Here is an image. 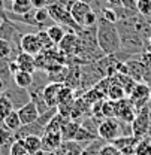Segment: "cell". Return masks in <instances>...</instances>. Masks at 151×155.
<instances>
[{"instance_id": "1", "label": "cell", "mask_w": 151, "mask_h": 155, "mask_svg": "<svg viewBox=\"0 0 151 155\" xmlns=\"http://www.w3.org/2000/svg\"><path fill=\"white\" fill-rule=\"evenodd\" d=\"M97 43L105 55H114L121 49V39L117 28V24H112L105 18L99 17L97 21Z\"/></svg>"}, {"instance_id": "2", "label": "cell", "mask_w": 151, "mask_h": 155, "mask_svg": "<svg viewBox=\"0 0 151 155\" xmlns=\"http://www.w3.org/2000/svg\"><path fill=\"white\" fill-rule=\"evenodd\" d=\"M48 12H50V17L53 18V21L56 22V24H64V25H67L72 31H75V33H79L81 30H82V27L79 25V24H76L75 19L72 18V15H70V11L61 3V2H54L53 5H50L48 8Z\"/></svg>"}, {"instance_id": "3", "label": "cell", "mask_w": 151, "mask_h": 155, "mask_svg": "<svg viewBox=\"0 0 151 155\" xmlns=\"http://www.w3.org/2000/svg\"><path fill=\"white\" fill-rule=\"evenodd\" d=\"M123 134V127H121V121L117 118H105L100 125H99V137L106 140V142H112L117 137Z\"/></svg>"}, {"instance_id": "4", "label": "cell", "mask_w": 151, "mask_h": 155, "mask_svg": "<svg viewBox=\"0 0 151 155\" xmlns=\"http://www.w3.org/2000/svg\"><path fill=\"white\" fill-rule=\"evenodd\" d=\"M151 127V114H150V103L147 106H144L138 114L136 118L133 119L132 122V131L133 136L136 137H145L148 134V130Z\"/></svg>"}, {"instance_id": "5", "label": "cell", "mask_w": 151, "mask_h": 155, "mask_svg": "<svg viewBox=\"0 0 151 155\" xmlns=\"http://www.w3.org/2000/svg\"><path fill=\"white\" fill-rule=\"evenodd\" d=\"M150 96H151V85L145 84V82H138L136 87L133 88V91L130 93V101L135 106L136 112H139L144 106H147L150 103Z\"/></svg>"}, {"instance_id": "6", "label": "cell", "mask_w": 151, "mask_h": 155, "mask_svg": "<svg viewBox=\"0 0 151 155\" xmlns=\"http://www.w3.org/2000/svg\"><path fill=\"white\" fill-rule=\"evenodd\" d=\"M3 94L12 101V104H14V109H15V110L21 109L24 104H27V103L30 101L29 90L21 88V87H17L15 84H11V85L5 90V93H3Z\"/></svg>"}, {"instance_id": "7", "label": "cell", "mask_w": 151, "mask_h": 155, "mask_svg": "<svg viewBox=\"0 0 151 155\" xmlns=\"http://www.w3.org/2000/svg\"><path fill=\"white\" fill-rule=\"evenodd\" d=\"M115 103H117L115 118L120 119V121H124V122L132 124L133 119L136 118V114H138V112H136L135 106L132 104L130 98L126 97V98H123V100H120V101H115Z\"/></svg>"}, {"instance_id": "8", "label": "cell", "mask_w": 151, "mask_h": 155, "mask_svg": "<svg viewBox=\"0 0 151 155\" xmlns=\"http://www.w3.org/2000/svg\"><path fill=\"white\" fill-rule=\"evenodd\" d=\"M141 142V137H136V136H120L117 137L115 140H112V143L115 148L120 149L121 155H135L136 152V145Z\"/></svg>"}, {"instance_id": "9", "label": "cell", "mask_w": 151, "mask_h": 155, "mask_svg": "<svg viewBox=\"0 0 151 155\" xmlns=\"http://www.w3.org/2000/svg\"><path fill=\"white\" fill-rule=\"evenodd\" d=\"M21 49L22 52H27L30 55H38L39 52H42V45L38 33H24L21 38Z\"/></svg>"}, {"instance_id": "10", "label": "cell", "mask_w": 151, "mask_h": 155, "mask_svg": "<svg viewBox=\"0 0 151 155\" xmlns=\"http://www.w3.org/2000/svg\"><path fill=\"white\" fill-rule=\"evenodd\" d=\"M91 9H93V8H91L90 5H87V3H84V2H81V0L74 2V3L70 5V8H69L72 18L75 19V22L76 24H79L81 27L84 25L85 17L88 15V12H90Z\"/></svg>"}, {"instance_id": "11", "label": "cell", "mask_w": 151, "mask_h": 155, "mask_svg": "<svg viewBox=\"0 0 151 155\" xmlns=\"http://www.w3.org/2000/svg\"><path fill=\"white\" fill-rule=\"evenodd\" d=\"M63 143V137L60 133L45 131L42 134V151L43 152H54Z\"/></svg>"}, {"instance_id": "12", "label": "cell", "mask_w": 151, "mask_h": 155, "mask_svg": "<svg viewBox=\"0 0 151 155\" xmlns=\"http://www.w3.org/2000/svg\"><path fill=\"white\" fill-rule=\"evenodd\" d=\"M58 49L66 54V57H75V52H76V46H78V35L70 31V33H66V36L63 38V40L57 45Z\"/></svg>"}, {"instance_id": "13", "label": "cell", "mask_w": 151, "mask_h": 155, "mask_svg": "<svg viewBox=\"0 0 151 155\" xmlns=\"http://www.w3.org/2000/svg\"><path fill=\"white\" fill-rule=\"evenodd\" d=\"M18 115H19V119H21V124H22V125H27V124L36 122L40 114H39L36 104H35L33 101H29V103L24 104L21 109H18Z\"/></svg>"}, {"instance_id": "14", "label": "cell", "mask_w": 151, "mask_h": 155, "mask_svg": "<svg viewBox=\"0 0 151 155\" xmlns=\"http://www.w3.org/2000/svg\"><path fill=\"white\" fill-rule=\"evenodd\" d=\"M63 88V84L58 82H48L43 88V98L50 107H57V100H58V93Z\"/></svg>"}, {"instance_id": "15", "label": "cell", "mask_w": 151, "mask_h": 155, "mask_svg": "<svg viewBox=\"0 0 151 155\" xmlns=\"http://www.w3.org/2000/svg\"><path fill=\"white\" fill-rule=\"evenodd\" d=\"M64 85L72 90H76L81 85V64H78V63L69 64V75L64 81Z\"/></svg>"}, {"instance_id": "16", "label": "cell", "mask_w": 151, "mask_h": 155, "mask_svg": "<svg viewBox=\"0 0 151 155\" xmlns=\"http://www.w3.org/2000/svg\"><path fill=\"white\" fill-rule=\"evenodd\" d=\"M6 5V11H11L14 14H27L30 11H33V5L32 0H14V2H5Z\"/></svg>"}, {"instance_id": "17", "label": "cell", "mask_w": 151, "mask_h": 155, "mask_svg": "<svg viewBox=\"0 0 151 155\" xmlns=\"http://www.w3.org/2000/svg\"><path fill=\"white\" fill-rule=\"evenodd\" d=\"M85 145L76 142V140H67V142H63L61 146L57 149L58 155H81L84 151Z\"/></svg>"}, {"instance_id": "18", "label": "cell", "mask_w": 151, "mask_h": 155, "mask_svg": "<svg viewBox=\"0 0 151 155\" xmlns=\"http://www.w3.org/2000/svg\"><path fill=\"white\" fill-rule=\"evenodd\" d=\"M17 63H18V69L22 70V72L35 73V72L38 70L35 55H30V54H27V52H21L18 57H17Z\"/></svg>"}, {"instance_id": "19", "label": "cell", "mask_w": 151, "mask_h": 155, "mask_svg": "<svg viewBox=\"0 0 151 155\" xmlns=\"http://www.w3.org/2000/svg\"><path fill=\"white\" fill-rule=\"evenodd\" d=\"M79 127H81V122L79 121H74V119L67 121L64 124V127L61 128V131H60V134L63 137V142L75 140V136L78 133V130H79Z\"/></svg>"}, {"instance_id": "20", "label": "cell", "mask_w": 151, "mask_h": 155, "mask_svg": "<svg viewBox=\"0 0 151 155\" xmlns=\"http://www.w3.org/2000/svg\"><path fill=\"white\" fill-rule=\"evenodd\" d=\"M14 84L17 87H21V88H26L29 90L33 84V73H29V72H22V70H18L14 73Z\"/></svg>"}, {"instance_id": "21", "label": "cell", "mask_w": 151, "mask_h": 155, "mask_svg": "<svg viewBox=\"0 0 151 155\" xmlns=\"http://www.w3.org/2000/svg\"><path fill=\"white\" fill-rule=\"evenodd\" d=\"M0 79L6 84V88L14 84V73L9 67V58H0Z\"/></svg>"}, {"instance_id": "22", "label": "cell", "mask_w": 151, "mask_h": 155, "mask_svg": "<svg viewBox=\"0 0 151 155\" xmlns=\"http://www.w3.org/2000/svg\"><path fill=\"white\" fill-rule=\"evenodd\" d=\"M67 121H70V118H66V116L60 115L58 112H57V115L48 122V125L45 127V131H51V133H60L61 131V128L64 127V124L67 122Z\"/></svg>"}, {"instance_id": "23", "label": "cell", "mask_w": 151, "mask_h": 155, "mask_svg": "<svg viewBox=\"0 0 151 155\" xmlns=\"http://www.w3.org/2000/svg\"><path fill=\"white\" fill-rule=\"evenodd\" d=\"M22 140L29 154H36L39 151H42V136H27Z\"/></svg>"}, {"instance_id": "24", "label": "cell", "mask_w": 151, "mask_h": 155, "mask_svg": "<svg viewBox=\"0 0 151 155\" xmlns=\"http://www.w3.org/2000/svg\"><path fill=\"white\" fill-rule=\"evenodd\" d=\"M15 131L9 130L5 122L0 124V146H6V148H11V145L15 142Z\"/></svg>"}, {"instance_id": "25", "label": "cell", "mask_w": 151, "mask_h": 155, "mask_svg": "<svg viewBox=\"0 0 151 155\" xmlns=\"http://www.w3.org/2000/svg\"><path fill=\"white\" fill-rule=\"evenodd\" d=\"M46 33H48V36H50V39L53 40L54 45H58V43L63 40V38L66 36L64 27L60 25V24H53V25H50V27L46 28Z\"/></svg>"}, {"instance_id": "26", "label": "cell", "mask_w": 151, "mask_h": 155, "mask_svg": "<svg viewBox=\"0 0 151 155\" xmlns=\"http://www.w3.org/2000/svg\"><path fill=\"white\" fill-rule=\"evenodd\" d=\"M75 90H72V88H69V87H66L64 84H63V88L60 90V93H58V100H57V106L58 104H67V103H74L75 101Z\"/></svg>"}, {"instance_id": "27", "label": "cell", "mask_w": 151, "mask_h": 155, "mask_svg": "<svg viewBox=\"0 0 151 155\" xmlns=\"http://www.w3.org/2000/svg\"><path fill=\"white\" fill-rule=\"evenodd\" d=\"M106 143H109V142H106V140H103V139L97 137L94 142L88 143V145L84 148V151H82V154L81 155H99L100 149H102Z\"/></svg>"}, {"instance_id": "28", "label": "cell", "mask_w": 151, "mask_h": 155, "mask_svg": "<svg viewBox=\"0 0 151 155\" xmlns=\"http://www.w3.org/2000/svg\"><path fill=\"white\" fill-rule=\"evenodd\" d=\"M111 82H112V81H111ZM126 97H127V94H126L124 88H123L121 85L112 82L111 87H109V90H108V98L112 100V101H120V100H123V98H126Z\"/></svg>"}, {"instance_id": "29", "label": "cell", "mask_w": 151, "mask_h": 155, "mask_svg": "<svg viewBox=\"0 0 151 155\" xmlns=\"http://www.w3.org/2000/svg\"><path fill=\"white\" fill-rule=\"evenodd\" d=\"M99 136L93 134L91 131H88L87 128H84L82 125L79 127V130H78V133L75 136V140L76 142H79V143H82V145H88V143H91V142H94L96 139H97Z\"/></svg>"}, {"instance_id": "30", "label": "cell", "mask_w": 151, "mask_h": 155, "mask_svg": "<svg viewBox=\"0 0 151 155\" xmlns=\"http://www.w3.org/2000/svg\"><path fill=\"white\" fill-rule=\"evenodd\" d=\"M5 125L9 128V130H12V131H17L21 128V119H19V115H18V110H12L9 115L5 118Z\"/></svg>"}, {"instance_id": "31", "label": "cell", "mask_w": 151, "mask_h": 155, "mask_svg": "<svg viewBox=\"0 0 151 155\" xmlns=\"http://www.w3.org/2000/svg\"><path fill=\"white\" fill-rule=\"evenodd\" d=\"M12 110H15L12 101L5 96V94H2V96H0V115L3 118V121H5V118L9 115Z\"/></svg>"}, {"instance_id": "32", "label": "cell", "mask_w": 151, "mask_h": 155, "mask_svg": "<svg viewBox=\"0 0 151 155\" xmlns=\"http://www.w3.org/2000/svg\"><path fill=\"white\" fill-rule=\"evenodd\" d=\"M135 155H151V139L150 137H142L141 142L136 145V152Z\"/></svg>"}, {"instance_id": "33", "label": "cell", "mask_w": 151, "mask_h": 155, "mask_svg": "<svg viewBox=\"0 0 151 155\" xmlns=\"http://www.w3.org/2000/svg\"><path fill=\"white\" fill-rule=\"evenodd\" d=\"M115 112H117V103L106 98L103 101V106H102V115L103 118H115Z\"/></svg>"}, {"instance_id": "34", "label": "cell", "mask_w": 151, "mask_h": 155, "mask_svg": "<svg viewBox=\"0 0 151 155\" xmlns=\"http://www.w3.org/2000/svg\"><path fill=\"white\" fill-rule=\"evenodd\" d=\"M9 155H29L22 139H15V142L9 148Z\"/></svg>"}, {"instance_id": "35", "label": "cell", "mask_w": 151, "mask_h": 155, "mask_svg": "<svg viewBox=\"0 0 151 155\" xmlns=\"http://www.w3.org/2000/svg\"><path fill=\"white\" fill-rule=\"evenodd\" d=\"M136 9L138 14L144 17H151V0H136Z\"/></svg>"}, {"instance_id": "36", "label": "cell", "mask_w": 151, "mask_h": 155, "mask_svg": "<svg viewBox=\"0 0 151 155\" xmlns=\"http://www.w3.org/2000/svg\"><path fill=\"white\" fill-rule=\"evenodd\" d=\"M36 33H38V38H39V40H40V45H42V51L56 46V45L53 43V40L50 39L48 33H46V30H38Z\"/></svg>"}, {"instance_id": "37", "label": "cell", "mask_w": 151, "mask_h": 155, "mask_svg": "<svg viewBox=\"0 0 151 155\" xmlns=\"http://www.w3.org/2000/svg\"><path fill=\"white\" fill-rule=\"evenodd\" d=\"M102 18H105L106 21H109V22H112V24H117V22H118L117 12H115L114 9H111V8H108V6L102 8Z\"/></svg>"}, {"instance_id": "38", "label": "cell", "mask_w": 151, "mask_h": 155, "mask_svg": "<svg viewBox=\"0 0 151 155\" xmlns=\"http://www.w3.org/2000/svg\"><path fill=\"white\" fill-rule=\"evenodd\" d=\"M12 54V46L8 40L0 39V58H11Z\"/></svg>"}, {"instance_id": "39", "label": "cell", "mask_w": 151, "mask_h": 155, "mask_svg": "<svg viewBox=\"0 0 151 155\" xmlns=\"http://www.w3.org/2000/svg\"><path fill=\"white\" fill-rule=\"evenodd\" d=\"M99 155H121V152H120L118 148L114 146L112 143H106V145L100 149Z\"/></svg>"}, {"instance_id": "40", "label": "cell", "mask_w": 151, "mask_h": 155, "mask_svg": "<svg viewBox=\"0 0 151 155\" xmlns=\"http://www.w3.org/2000/svg\"><path fill=\"white\" fill-rule=\"evenodd\" d=\"M56 0H32V5H33V9H42V8H48Z\"/></svg>"}, {"instance_id": "41", "label": "cell", "mask_w": 151, "mask_h": 155, "mask_svg": "<svg viewBox=\"0 0 151 155\" xmlns=\"http://www.w3.org/2000/svg\"><path fill=\"white\" fill-rule=\"evenodd\" d=\"M121 5H123V8L127 9V11L138 12V9H136V0H121Z\"/></svg>"}, {"instance_id": "42", "label": "cell", "mask_w": 151, "mask_h": 155, "mask_svg": "<svg viewBox=\"0 0 151 155\" xmlns=\"http://www.w3.org/2000/svg\"><path fill=\"white\" fill-rule=\"evenodd\" d=\"M106 6L111 8V9H117V8H121V0H106Z\"/></svg>"}, {"instance_id": "43", "label": "cell", "mask_w": 151, "mask_h": 155, "mask_svg": "<svg viewBox=\"0 0 151 155\" xmlns=\"http://www.w3.org/2000/svg\"><path fill=\"white\" fill-rule=\"evenodd\" d=\"M0 155H9V148L0 146Z\"/></svg>"}, {"instance_id": "44", "label": "cell", "mask_w": 151, "mask_h": 155, "mask_svg": "<svg viewBox=\"0 0 151 155\" xmlns=\"http://www.w3.org/2000/svg\"><path fill=\"white\" fill-rule=\"evenodd\" d=\"M5 90H6V84H5V82H3V81L0 79V96H2V94L5 93Z\"/></svg>"}, {"instance_id": "45", "label": "cell", "mask_w": 151, "mask_h": 155, "mask_svg": "<svg viewBox=\"0 0 151 155\" xmlns=\"http://www.w3.org/2000/svg\"><path fill=\"white\" fill-rule=\"evenodd\" d=\"M145 51H151V39L148 40V43H145Z\"/></svg>"}, {"instance_id": "46", "label": "cell", "mask_w": 151, "mask_h": 155, "mask_svg": "<svg viewBox=\"0 0 151 155\" xmlns=\"http://www.w3.org/2000/svg\"><path fill=\"white\" fill-rule=\"evenodd\" d=\"M81 2H84V3H87V5H90V6H91L96 0H81Z\"/></svg>"}, {"instance_id": "47", "label": "cell", "mask_w": 151, "mask_h": 155, "mask_svg": "<svg viewBox=\"0 0 151 155\" xmlns=\"http://www.w3.org/2000/svg\"><path fill=\"white\" fill-rule=\"evenodd\" d=\"M2 22H3V17L0 15V25H2Z\"/></svg>"}, {"instance_id": "48", "label": "cell", "mask_w": 151, "mask_h": 155, "mask_svg": "<svg viewBox=\"0 0 151 155\" xmlns=\"http://www.w3.org/2000/svg\"><path fill=\"white\" fill-rule=\"evenodd\" d=\"M147 19H148V22H150V25H151V17H148Z\"/></svg>"}, {"instance_id": "49", "label": "cell", "mask_w": 151, "mask_h": 155, "mask_svg": "<svg viewBox=\"0 0 151 155\" xmlns=\"http://www.w3.org/2000/svg\"><path fill=\"white\" fill-rule=\"evenodd\" d=\"M2 122H3V118H2V115H0V124H2Z\"/></svg>"}, {"instance_id": "50", "label": "cell", "mask_w": 151, "mask_h": 155, "mask_svg": "<svg viewBox=\"0 0 151 155\" xmlns=\"http://www.w3.org/2000/svg\"><path fill=\"white\" fill-rule=\"evenodd\" d=\"M5 2H14V0H5Z\"/></svg>"}, {"instance_id": "51", "label": "cell", "mask_w": 151, "mask_h": 155, "mask_svg": "<svg viewBox=\"0 0 151 155\" xmlns=\"http://www.w3.org/2000/svg\"><path fill=\"white\" fill-rule=\"evenodd\" d=\"M72 2H78V0H72Z\"/></svg>"}, {"instance_id": "52", "label": "cell", "mask_w": 151, "mask_h": 155, "mask_svg": "<svg viewBox=\"0 0 151 155\" xmlns=\"http://www.w3.org/2000/svg\"><path fill=\"white\" fill-rule=\"evenodd\" d=\"M56 2H57V0H56Z\"/></svg>"}]
</instances>
